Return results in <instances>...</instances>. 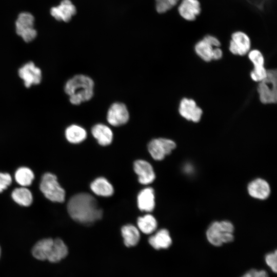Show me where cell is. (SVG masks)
I'll use <instances>...</instances> for the list:
<instances>
[{
	"mask_svg": "<svg viewBox=\"0 0 277 277\" xmlns=\"http://www.w3.org/2000/svg\"><path fill=\"white\" fill-rule=\"evenodd\" d=\"M67 210L73 220L85 225L92 224L103 216V210L97 200L87 193L72 196L68 203Z\"/></svg>",
	"mask_w": 277,
	"mask_h": 277,
	"instance_id": "cell-1",
	"label": "cell"
},
{
	"mask_svg": "<svg viewBox=\"0 0 277 277\" xmlns=\"http://www.w3.org/2000/svg\"><path fill=\"white\" fill-rule=\"evenodd\" d=\"M94 83L87 75L77 74L68 80L64 86L65 92L74 105L89 101L94 94Z\"/></svg>",
	"mask_w": 277,
	"mask_h": 277,
	"instance_id": "cell-2",
	"label": "cell"
},
{
	"mask_svg": "<svg viewBox=\"0 0 277 277\" xmlns=\"http://www.w3.org/2000/svg\"><path fill=\"white\" fill-rule=\"evenodd\" d=\"M233 231L234 226L229 221L214 222L208 227L206 236L210 244L220 246L233 240Z\"/></svg>",
	"mask_w": 277,
	"mask_h": 277,
	"instance_id": "cell-3",
	"label": "cell"
},
{
	"mask_svg": "<svg viewBox=\"0 0 277 277\" xmlns=\"http://www.w3.org/2000/svg\"><path fill=\"white\" fill-rule=\"evenodd\" d=\"M41 191L48 200L62 203L65 199V191L58 184L57 177L51 173H46L42 177L39 185Z\"/></svg>",
	"mask_w": 277,
	"mask_h": 277,
	"instance_id": "cell-4",
	"label": "cell"
},
{
	"mask_svg": "<svg viewBox=\"0 0 277 277\" xmlns=\"http://www.w3.org/2000/svg\"><path fill=\"white\" fill-rule=\"evenodd\" d=\"M277 74L274 69L267 70L266 77L259 82L258 92L263 104L275 103L277 101Z\"/></svg>",
	"mask_w": 277,
	"mask_h": 277,
	"instance_id": "cell-5",
	"label": "cell"
},
{
	"mask_svg": "<svg viewBox=\"0 0 277 277\" xmlns=\"http://www.w3.org/2000/svg\"><path fill=\"white\" fill-rule=\"evenodd\" d=\"M176 147L175 143L170 139L157 138L152 140L148 144V150L152 157L161 161L171 153Z\"/></svg>",
	"mask_w": 277,
	"mask_h": 277,
	"instance_id": "cell-6",
	"label": "cell"
},
{
	"mask_svg": "<svg viewBox=\"0 0 277 277\" xmlns=\"http://www.w3.org/2000/svg\"><path fill=\"white\" fill-rule=\"evenodd\" d=\"M18 74L26 88L39 84L42 79L41 70L32 62H29L19 68Z\"/></svg>",
	"mask_w": 277,
	"mask_h": 277,
	"instance_id": "cell-7",
	"label": "cell"
},
{
	"mask_svg": "<svg viewBox=\"0 0 277 277\" xmlns=\"http://www.w3.org/2000/svg\"><path fill=\"white\" fill-rule=\"evenodd\" d=\"M129 120V113L126 106L120 102L113 103L107 113V121L112 126L118 127L126 124Z\"/></svg>",
	"mask_w": 277,
	"mask_h": 277,
	"instance_id": "cell-8",
	"label": "cell"
},
{
	"mask_svg": "<svg viewBox=\"0 0 277 277\" xmlns=\"http://www.w3.org/2000/svg\"><path fill=\"white\" fill-rule=\"evenodd\" d=\"M179 111L182 117L195 123L200 121L203 114L202 110L195 102L187 98H184L180 102Z\"/></svg>",
	"mask_w": 277,
	"mask_h": 277,
	"instance_id": "cell-9",
	"label": "cell"
},
{
	"mask_svg": "<svg viewBox=\"0 0 277 277\" xmlns=\"http://www.w3.org/2000/svg\"><path fill=\"white\" fill-rule=\"evenodd\" d=\"M250 40L244 32L238 31L233 33L229 45V50L235 55H244L250 48Z\"/></svg>",
	"mask_w": 277,
	"mask_h": 277,
	"instance_id": "cell-10",
	"label": "cell"
},
{
	"mask_svg": "<svg viewBox=\"0 0 277 277\" xmlns=\"http://www.w3.org/2000/svg\"><path fill=\"white\" fill-rule=\"evenodd\" d=\"M76 13V7L70 0H63L58 6L52 7L50 10L51 15L55 19L67 23Z\"/></svg>",
	"mask_w": 277,
	"mask_h": 277,
	"instance_id": "cell-11",
	"label": "cell"
},
{
	"mask_svg": "<svg viewBox=\"0 0 277 277\" xmlns=\"http://www.w3.org/2000/svg\"><path fill=\"white\" fill-rule=\"evenodd\" d=\"M133 168L141 184H149L154 180V171L151 165L148 162L143 160H136L134 163Z\"/></svg>",
	"mask_w": 277,
	"mask_h": 277,
	"instance_id": "cell-12",
	"label": "cell"
},
{
	"mask_svg": "<svg viewBox=\"0 0 277 277\" xmlns=\"http://www.w3.org/2000/svg\"><path fill=\"white\" fill-rule=\"evenodd\" d=\"M248 192L252 197L265 200L270 193V187L265 180L262 179H256L251 181L248 185Z\"/></svg>",
	"mask_w": 277,
	"mask_h": 277,
	"instance_id": "cell-13",
	"label": "cell"
},
{
	"mask_svg": "<svg viewBox=\"0 0 277 277\" xmlns=\"http://www.w3.org/2000/svg\"><path fill=\"white\" fill-rule=\"evenodd\" d=\"M178 10L184 19L193 21L201 12L200 4L197 0H183Z\"/></svg>",
	"mask_w": 277,
	"mask_h": 277,
	"instance_id": "cell-14",
	"label": "cell"
},
{
	"mask_svg": "<svg viewBox=\"0 0 277 277\" xmlns=\"http://www.w3.org/2000/svg\"><path fill=\"white\" fill-rule=\"evenodd\" d=\"M91 132L93 136L101 146L109 145L112 142L113 132L111 129L105 124H95L92 127Z\"/></svg>",
	"mask_w": 277,
	"mask_h": 277,
	"instance_id": "cell-15",
	"label": "cell"
},
{
	"mask_svg": "<svg viewBox=\"0 0 277 277\" xmlns=\"http://www.w3.org/2000/svg\"><path fill=\"white\" fill-rule=\"evenodd\" d=\"M137 205L142 211L151 212L155 207L154 192L151 187L142 190L137 195Z\"/></svg>",
	"mask_w": 277,
	"mask_h": 277,
	"instance_id": "cell-16",
	"label": "cell"
},
{
	"mask_svg": "<svg viewBox=\"0 0 277 277\" xmlns=\"http://www.w3.org/2000/svg\"><path fill=\"white\" fill-rule=\"evenodd\" d=\"M149 244L154 249H167L172 244V240L169 231L166 229H161L154 235L149 237Z\"/></svg>",
	"mask_w": 277,
	"mask_h": 277,
	"instance_id": "cell-17",
	"label": "cell"
},
{
	"mask_svg": "<svg viewBox=\"0 0 277 277\" xmlns=\"http://www.w3.org/2000/svg\"><path fill=\"white\" fill-rule=\"evenodd\" d=\"M68 248L60 239L53 240V243L47 260L51 263H57L68 254Z\"/></svg>",
	"mask_w": 277,
	"mask_h": 277,
	"instance_id": "cell-18",
	"label": "cell"
},
{
	"mask_svg": "<svg viewBox=\"0 0 277 277\" xmlns=\"http://www.w3.org/2000/svg\"><path fill=\"white\" fill-rule=\"evenodd\" d=\"M53 240L51 238L44 239L37 242L32 249L33 257L39 261L47 260Z\"/></svg>",
	"mask_w": 277,
	"mask_h": 277,
	"instance_id": "cell-19",
	"label": "cell"
},
{
	"mask_svg": "<svg viewBox=\"0 0 277 277\" xmlns=\"http://www.w3.org/2000/svg\"><path fill=\"white\" fill-rule=\"evenodd\" d=\"M90 188L96 195L104 197L111 196L114 192L112 185L103 177L95 179L91 183Z\"/></svg>",
	"mask_w": 277,
	"mask_h": 277,
	"instance_id": "cell-20",
	"label": "cell"
},
{
	"mask_svg": "<svg viewBox=\"0 0 277 277\" xmlns=\"http://www.w3.org/2000/svg\"><path fill=\"white\" fill-rule=\"evenodd\" d=\"M67 140L72 144H79L87 137L86 130L82 127L73 124L67 127L65 131Z\"/></svg>",
	"mask_w": 277,
	"mask_h": 277,
	"instance_id": "cell-21",
	"label": "cell"
},
{
	"mask_svg": "<svg viewBox=\"0 0 277 277\" xmlns=\"http://www.w3.org/2000/svg\"><path fill=\"white\" fill-rule=\"evenodd\" d=\"M125 245L128 247L134 246L138 243L140 234L138 229L132 224L124 225L121 229Z\"/></svg>",
	"mask_w": 277,
	"mask_h": 277,
	"instance_id": "cell-22",
	"label": "cell"
},
{
	"mask_svg": "<svg viewBox=\"0 0 277 277\" xmlns=\"http://www.w3.org/2000/svg\"><path fill=\"white\" fill-rule=\"evenodd\" d=\"M11 196L16 203L23 206H30L33 201L31 191L25 187L14 189L12 192Z\"/></svg>",
	"mask_w": 277,
	"mask_h": 277,
	"instance_id": "cell-23",
	"label": "cell"
},
{
	"mask_svg": "<svg viewBox=\"0 0 277 277\" xmlns=\"http://www.w3.org/2000/svg\"><path fill=\"white\" fill-rule=\"evenodd\" d=\"M137 224L139 229L147 234L153 232L157 226L156 219L153 215L149 214L139 217L137 219Z\"/></svg>",
	"mask_w": 277,
	"mask_h": 277,
	"instance_id": "cell-24",
	"label": "cell"
},
{
	"mask_svg": "<svg viewBox=\"0 0 277 277\" xmlns=\"http://www.w3.org/2000/svg\"><path fill=\"white\" fill-rule=\"evenodd\" d=\"M34 22V16L30 13H21L15 22L16 33L20 36L25 30L33 28Z\"/></svg>",
	"mask_w": 277,
	"mask_h": 277,
	"instance_id": "cell-25",
	"label": "cell"
},
{
	"mask_svg": "<svg viewBox=\"0 0 277 277\" xmlns=\"http://www.w3.org/2000/svg\"><path fill=\"white\" fill-rule=\"evenodd\" d=\"M34 179V174L33 171L28 167H20L15 173V179L16 182L23 187L30 185Z\"/></svg>",
	"mask_w": 277,
	"mask_h": 277,
	"instance_id": "cell-26",
	"label": "cell"
},
{
	"mask_svg": "<svg viewBox=\"0 0 277 277\" xmlns=\"http://www.w3.org/2000/svg\"><path fill=\"white\" fill-rule=\"evenodd\" d=\"M213 50V47L204 39L197 42L195 46L196 54L206 62L212 60Z\"/></svg>",
	"mask_w": 277,
	"mask_h": 277,
	"instance_id": "cell-27",
	"label": "cell"
},
{
	"mask_svg": "<svg viewBox=\"0 0 277 277\" xmlns=\"http://www.w3.org/2000/svg\"><path fill=\"white\" fill-rule=\"evenodd\" d=\"M179 0H155V8L159 13L166 12L175 6Z\"/></svg>",
	"mask_w": 277,
	"mask_h": 277,
	"instance_id": "cell-28",
	"label": "cell"
},
{
	"mask_svg": "<svg viewBox=\"0 0 277 277\" xmlns=\"http://www.w3.org/2000/svg\"><path fill=\"white\" fill-rule=\"evenodd\" d=\"M267 70L264 66L254 67L250 73V76L252 80L256 82L263 81L267 76Z\"/></svg>",
	"mask_w": 277,
	"mask_h": 277,
	"instance_id": "cell-29",
	"label": "cell"
},
{
	"mask_svg": "<svg viewBox=\"0 0 277 277\" xmlns=\"http://www.w3.org/2000/svg\"><path fill=\"white\" fill-rule=\"evenodd\" d=\"M248 57L254 67L264 66V58L259 50L256 49L251 50L249 53Z\"/></svg>",
	"mask_w": 277,
	"mask_h": 277,
	"instance_id": "cell-30",
	"label": "cell"
},
{
	"mask_svg": "<svg viewBox=\"0 0 277 277\" xmlns=\"http://www.w3.org/2000/svg\"><path fill=\"white\" fill-rule=\"evenodd\" d=\"M276 256V250H275L274 252L269 253L265 256V262L266 264L275 273H276L277 271Z\"/></svg>",
	"mask_w": 277,
	"mask_h": 277,
	"instance_id": "cell-31",
	"label": "cell"
},
{
	"mask_svg": "<svg viewBox=\"0 0 277 277\" xmlns=\"http://www.w3.org/2000/svg\"><path fill=\"white\" fill-rule=\"evenodd\" d=\"M11 182L12 178L9 173L0 172V193L6 189Z\"/></svg>",
	"mask_w": 277,
	"mask_h": 277,
	"instance_id": "cell-32",
	"label": "cell"
},
{
	"mask_svg": "<svg viewBox=\"0 0 277 277\" xmlns=\"http://www.w3.org/2000/svg\"><path fill=\"white\" fill-rule=\"evenodd\" d=\"M37 35V32L35 29L30 28L25 30L20 35L23 40L26 43L32 42Z\"/></svg>",
	"mask_w": 277,
	"mask_h": 277,
	"instance_id": "cell-33",
	"label": "cell"
},
{
	"mask_svg": "<svg viewBox=\"0 0 277 277\" xmlns=\"http://www.w3.org/2000/svg\"><path fill=\"white\" fill-rule=\"evenodd\" d=\"M241 277H269L267 272L265 270H258L251 269L247 271Z\"/></svg>",
	"mask_w": 277,
	"mask_h": 277,
	"instance_id": "cell-34",
	"label": "cell"
},
{
	"mask_svg": "<svg viewBox=\"0 0 277 277\" xmlns=\"http://www.w3.org/2000/svg\"><path fill=\"white\" fill-rule=\"evenodd\" d=\"M203 39L207 41L213 47H219L221 45L219 40L212 35H206L204 37Z\"/></svg>",
	"mask_w": 277,
	"mask_h": 277,
	"instance_id": "cell-35",
	"label": "cell"
},
{
	"mask_svg": "<svg viewBox=\"0 0 277 277\" xmlns=\"http://www.w3.org/2000/svg\"><path fill=\"white\" fill-rule=\"evenodd\" d=\"M223 52L222 50L219 47L213 48L212 53V60H219L222 57Z\"/></svg>",
	"mask_w": 277,
	"mask_h": 277,
	"instance_id": "cell-36",
	"label": "cell"
},
{
	"mask_svg": "<svg viewBox=\"0 0 277 277\" xmlns=\"http://www.w3.org/2000/svg\"><path fill=\"white\" fill-rule=\"evenodd\" d=\"M1 247H0V256H1Z\"/></svg>",
	"mask_w": 277,
	"mask_h": 277,
	"instance_id": "cell-37",
	"label": "cell"
}]
</instances>
